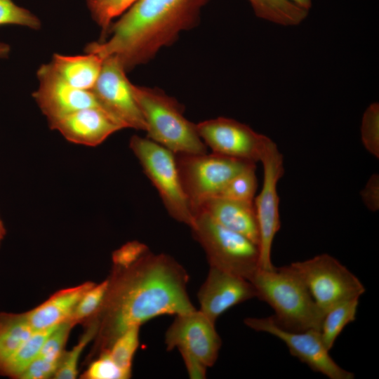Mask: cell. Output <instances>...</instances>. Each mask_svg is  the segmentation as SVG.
Instances as JSON below:
<instances>
[{
	"label": "cell",
	"mask_w": 379,
	"mask_h": 379,
	"mask_svg": "<svg viewBox=\"0 0 379 379\" xmlns=\"http://www.w3.org/2000/svg\"><path fill=\"white\" fill-rule=\"evenodd\" d=\"M188 281L187 272L174 258L149 248L129 267L115 268L102 305L105 350L132 326L195 310L187 293Z\"/></svg>",
	"instance_id": "cell-1"
},
{
	"label": "cell",
	"mask_w": 379,
	"mask_h": 379,
	"mask_svg": "<svg viewBox=\"0 0 379 379\" xmlns=\"http://www.w3.org/2000/svg\"><path fill=\"white\" fill-rule=\"evenodd\" d=\"M208 0H136L102 41L88 44L86 53L116 57L126 72L149 61L179 34L195 26Z\"/></svg>",
	"instance_id": "cell-2"
},
{
	"label": "cell",
	"mask_w": 379,
	"mask_h": 379,
	"mask_svg": "<svg viewBox=\"0 0 379 379\" xmlns=\"http://www.w3.org/2000/svg\"><path fill=\"white\" fill-rule=\"evenodd\" d=\"M249 281L256 298L273 309L272 317L280 327L295 331H319L324 314L291 264L271 270L258 268Z\"/></svg>",
	"instance_id": "cell-3"
},
{
	"label": "cell",
	"mask_w": 379,
	"mask_h": 379,
	"mask_svg": "<svg viewBox=\"0 0 379 379\" xmlns=\"http://www.w3.org/2000/svg\"><path fill=\"white\" fill-rule=\"evenodd\" d=\"M133 90L148 138L174 154L207 153L196 124L184 117L183 109L176 100L157 88L133 84Z\"/></svg>",
	"instance_id": "cell-4"
},
{
	"label": "cell",
	"mask_w": 379,
	"mask_h": 379,
	"mask_svg": "<svg viewBox=\"0 0 379 379\" xmlns=\"http://www.w3.org/2000/svg\"><path fill=\"white\" fill-rule=\"evenodd\" d=\"M190 227L203 248L209 266L250 280L259 267V247L247 237L230 230L205 213H194Z\"/></svg>",
	"instance_id": "cell-5"
},
{
	"label": "cell",
	"mask_w": 379,
	"mask_h": 379,
	"mask_svg": "<svg viewBox=\"0 0 379 379\" xmlns=\"http://www.w3.org/2000/svg\"><path fill=\"white\" fill-rule=\"evenodd\" d=\"M129 145L159 192L168 213L191 227L194 216L181 183L175 154L151 139L138 135L131 137Z\"/></svg>",
	"instance_id": "cell-6"
},
{
	"label": "cell",
	"mask_w": 379,
	"mask_h": 379,
	"mask_svg": "<svg viewBox=\"0 0 379 379\" xmlns=\"http://www.w3.org/2000/svg\"><path fill=\"white\" fill-rule=\"evenodd\" d=\"M175 154L181 183L192 213L203 200L219 196L234 176L255 164L213 152Z\"/></svg>",
	"instance_id": "cell-7"
},
{
	"label": "cell",
	"mask_w": 379,
	"mask_h": 379,
	"mask_svg": "<svg viewBox=\"0 0 379 379\" xmlns=\"http://www.w3.org/2000/svg\"><path fill=\"white\" fill-rule=\"evenodd\" d=\"M291 265L303 280L324 314L337 303L360 298L366 291L361 281L329 254H319Z\"/></svg>",
	"instance_id": "cell-8"
},
{
	"label": "cell",
	"mask_w": 379,
	"mask_h": 379,
	"mask_svg": "<svg viewBox=\"0 0 379 379\" xmlns=\"http://www.w3.org/2000/svg\"><path fill=\"white\" fill-rule=\"evenodd\" d=\"M260 161L263 167V182L253 200L259 230V267L271 270L272 244L281 227L277 184L284 173V157L270 138L262 149Z\"/></svg>",
	"instance_id": "cell-9"
},
{
	"label": "cell",
	"mask_w": 379,
	"mask_h": 379,
	"mask_svg": "<svg viewBox=\"0 0 379 379\" xmlns=\"http://www.w3.org/2000/svg\"><path fill=\"white\" fill-rule=\"evenodd\" d=\"M251 329L269 333L288 347L291 355L307 365L313 371L330 379H353L354 374L341 368L330 356L319 331H288L280 327L272 316L264 318L248 317L244 320Z\"/></svg>",
	"instance_id": "cell-10"
},
{
	"label": "cell",
	"mask_w": 379,
	"mask_h": 379,
	"mask_svg": "<svg viewBox=\"0 0 379 379\" xmlns=\"http://www.w3.org/2000/svg\"><path fill=\"white\" fill-rule=\"evenodd\" d=\"M114 56L103 59L98 80L91 90L101 106L126 128L146 131V124L135 99L133 84Z\"/></svg>",
	"instance_id": "cell-11"
},
{
	"label": "cell",
	"mask_w": 379,
	"mask_h": 379,
	"mask_svg": "<svg viewBox=\"0 0 379 379\" xmlns=\"http://www.w3.org/2000/svg\"><path fill=\"white\" fill-rule=\"evenodd\" d=\"M201 139L213 153L255 163L269 137L237 120L218 117L196 124Z\"/></svg>",
	"instance_id": "cell-12"
},
{
	"label": "cell",
	"mask_w": 379,
	"mask_h": 379,
	"mask_svg": "<svg viewBox=\"0 0 379 379\" xmlns=\"http://www.w3.org/2000/svg\"><path fill=\"white\" fill-rule=\"evenodd\" d=\"M215 324L197 309L175 315L165 334L166 350L189 352L208 368L213 366L222 345Z\"/></svg>",
	"instance_id": "cell-13"
},
{
	"label": "cell",
	"mask_w": 379,
	"mask_h": 379,
	"mask_svg": "<svg viewBox=\"0 0 379 379\" xmlns=\"http://www.w3.org/2000/svg\"><path fill=\"white\" fill-rule=\"evenodd\" d=\"M36 75L39 84L32 95L48 124L84 108L102 107L91 91L69 85L51 63L41 65Z\"/></svg>",
	"instance_id": "cell-14"
},
{
	"label": "cell",
	"mask_w": 379,
	"mask_h": 379,
	"mask_svg": "<svg viewBox=\"0 0 379 379\" xmlns=\"http://www.w3.org/2000/svg\"><path fill=\"white\" fill-rule=\"evenodd\" d=\"M197 297L199 310L215 323L222 314L232 307L256 298V291L249 280L210 266Z\"/></svg>",
	"instance_id": "cell-15"
},
{
	"label": "cell",
	"mask_w": 379,
	"mask_h": 379,
	"mask_svg": "<svg viewBox=\"0 0 379 379\" xmlns=\"http://www.w3.org/2000/svg\"><path fill=\"white\" fill-rule=\"evenodd\" d=\"M69 142L96 146L112 133L125 128L118 119L102 107L84 108L49 124Z\"/></svg>",
	"instance_id": "cell-16"
},
{
	"label": "cell",
	"mask_w": 379,
	"mask_h": 379,
	"mask_svg": "<svg viewBox=\"0 0 379 379\" xmlns=\"http://www.w3.org/2000/svg\"><path fill=\"white\" fill-rule=\"evenodd\" d=\"M207 215L220 225L259 244V230L253 201L215 196L203 200L193 213Z\"/></svg>",
	"instance_id": "cell-17"
},
{
	"label": "cell",
	"mask_w": 379,
	"mask_h": 379,
	"mask_svg": "<svg viewBox=\"0 0 379 379\" xmlns=\"http://www.w3.org/2000/svg\"><path fill=\"white\" fill-rule=\"evenodd\" d=\"M94 284L88 281L60 290L25 313L32 328L34 331L41 330L69 319L84 294Z\"/></svg>",
	"instance_id": "cell-18"
},
{
	"label": "cell",
	"mask_w": 379,
	"mask_h": 379,
	"mask_svg": "<svg viewBox=\"0 0 379 379\" xmlns=\"http://www.w3.org/2000/svg\"><path fill=\"white\" fill-rule=\"evenodd\" d=\"M102 62L103 59L91 53L79 55L55 53L50 63L54 70L72 86L91 91L100 73Z\"/></svg>",
	"instance_id": "cell-19"
},
{
	"label": "cell",
	"mask_w": 379,
	"mask_h": 379,
	"mask_svg": "<svg viewBox=\"0 0 379 379\" xmlns=\"http://www.w3.org/2000/svg\"><path fill=\"white\" fill-rule=\"evenodd\" d=\"M35 331L25 314H0V370Z\"/></svg>",
	"instance_id": "cell-20"
},
{
	"label": "cell",
	"mask_w": 379,
	"mask_h": 379,
	"mask_svg": "<svg viewBox=\"0 0 379 379\" xmlns=\"http://www.w3.org/2000/svg\"><path fill=\"white\" fill-rule=\"evenodd\" d=\"M359 298L342 301L330 307L325 313L319 333L322 341L330 351L341 332L355 321Z\"/></svg>",
	"instance_id": "cell-21"
},
{
	"label": "cell",
	"mask_w": 379,
	"mask_h": 379,
	"mask_svg": "<svg viewBox=\"0 0 379 379\" xmlns=\"http://www.w3.org/2000/svg\"><path fill=\"white\" fill-rule=\"evenodd\" d=\"M258 18L283 26L301 23L309 12L286 0H248Z\"/></svg>",
	"instance_id": "cell-22"
},
{
	"label": "cell",
	"mask_w": 379,
	"mask_h": 379,
	"mask_svg": "<svg viewBox=\"0 0 379 379\" xmlns=\"http://www.w3.org/2000/svg\"><path fill=\"white\" fill-rule=\"evenodd\" d=\"M58 326V324L35 331L4 364L0 373L19 378L30 364L39 357L46 340Z\"/></svg>",
	"instance_id": "cell-23"
},
{
	"label": "cell",
	"mask_w": 379,
	"mask_h": 379,
	"mask_svg": "<svg viewBox=\"0 0 379 379\" xmlns=\"http://www.w3.org/2000/svg\"><path fill=\"white\" fill-rule=\"evenodd\" d=\"M140 327L132 326L121 333L107 350L112 360L131 376L133 359L139 346Z\"/></svg>",
	"instance_id": "cell-24"
},
{
	"label": "cell",
	"mask_w": 379,
	"mask_h": 379,
	"mask_svg": "<svg viewBox=\"0 0 379 379\" xmlns=\"http://www.w3.org/2000/svg\"><path fill=\"white\" fill-rule=\"evenodd\" d=\"M257 186L254 164L234 176L219 196L239 201H253Z\"/></svg>",
	"instance_id": "cell-25"
},
{
	"label": "cell",
	"mask_w": 379,
	"mask_h": 379,
	"mask_svg": "<svg viewBox=\"0 0 379 379\" xmlns=\"http://www.w3.org/2000/svg\"><path fill=\"white\" fill-rule=\"evenodd\" d=\"M98 322L93 323L81 336L79 343L61 359L54 378L57 379H74L77 375V364L84 347L95 336L98 330Z\"/></svg>",
	"instance_id": "cell-26"
},
{
	"label": "cell",
	"mask_w": 379,
	"mask_h": 379,
	"mask_svg": "<svg viewBox=\"0 0 379 379\" xmlns=\"http://www.w3.org/2000/svg\"><path fill=\"white\" fill-rule=\"evenodd\" d=\"M361 138L366 149L379 157V104L373 102L364 112L361 125Z\"/></svg>",
	"instance_id": "cell-27"
},
{
	"label": "cell",
	"mask_w": 379,
	"mask_h": 379,
	"mask_svg": "<svg viewBox=\"0 0 379 379\" xmlns=\"http://www.w3.org/2000/svg\"><path fill=\"white\" fill-rule=\"evenodd\" d=\"M109 279L94 284L82 296L69 319L77 323L102 307L109 288Z\"/></svg>",
	"instance_id": "cell-28"
},
{
	"label": "cell",
	"mask_w": 379,
	"mask_h": 379,
	"mask_svg": "<svg viewBox=\"0 0 379 379\" xmlns=\"http://www.w3.org/2000/svg\"><path fill=\"white\" fill-rule=\"evenodd\" d=\"M17 25L38 29L39 18L29 11L16 5L12 0H0V25Z\"/></svg>",
	"instance_id": "cell-29"
},
{
	"label": "cell",
	"mask_w": 379,
	"mask_h": 379,
	"mask_svg": "<svg viewBox=\"0 0 379 379\" xmlns=\"http://www.w3.org/2000/svg\"><path fill=\"white\" fill-rule=\"evenodd\" d=\"M76 324L71 319L59 324L46 340L39 357L51 361H60L71 328Z\"/></svg>",
	"instance_id": "cell-30"
},
{
	"label": "cell",
	"mask_w": 379,
	"mask_h": 379,
	"mask_svg": "<svg viewBox=\"0 0 379 379\" xmlns=\"http://www.w3.org/2000/svg\"><path fill=\"white\" fill-rule=\"evenodd\" d=\"M130 377L112 360L107 350L91 363L83 375L86 379H127Z\"/></svg>",
	"instance_id": "cell-31"
},
{
	"label": "cell",
	"mask_w": 379,
	"mask_h": 379,
	"mask_svg": "<svg viewBox=\"0 0 379 379\" xmlns=\"http://www.w3.org/2000/svg\"><path fill=\"white\" fill-rule=\"evenodd\" d=\"M149 248L137 241H130L112 254L114 268L124 269L134 263Z\"/></svg>",
	"instance_id": "cell-32"
},
{
	"label": "cell",
	"mask_w": 379,
	"mask_h": 379,
	"mask_svg": "<svg viewBox=\"0 0 379 379\" xmlns=\"http://www.w3.org/2000/svg\"><path fill=\"white\" fill-rule=\"evenodd\" d=\"M60 361H51L38 357L20 375L19 378L45 379L54 376Z\"/></svg>",
	"instance_id": "cell-33"
},
{
	"label": "cell",
	"mask_w": 379,
	"mask_h": 379,
	"mask_svg": "<svg viewBox=\"0 0 379 379\" xmlns=\"http://www.w3.org/2000/svg\"><path fill=\"white\" fill-rule=\"evenodd\" d=\"M361 197L365 206L371 211L379 208V176L373 173L368 180L361 192Z\"/></svg>",
	"instance_id": "cell-34"
},
{
	"label": "cell",
	"mask_w": 379,
	"mask_h": 379,
	"mask_svg": "<svg viewBox=\"0 0 379 379\" xmlns=\"http://www.w3.org/2000/svg\"><path fill=\"white\" fill-rule=\"evenodd\" d=\"M136 0H113L106 9L99 25L105 36L112 24V20L126 11Z\"/></svg>",
	"instance_id": "cell-35"
},
{
	"label": "cell",
	"mask_w": 379,
	"mask_h": 379,
	"mask_svg": "<svg viewBox=\"0 0 379 379\" xmlns=\"http://www.w3.org/2000/svg\"><path fill=\"white\" fill-rule=\"evenodd\" d=\"M184 361L189 378L191 379H205L208 367L192 354L179 351Z\"/></svg>",
	"instance_id": "cell-36"
},
{
	"label": "cell",
	"mask_w": 379,
	"mask_h": 379,
	"mask_svg": "<svg viewBox=\"0 0 379 379\" xmlns=\"http://www.w3.org/2000/svg\"><path fill=\"white\" fill-rule=\"evenodd\" d=\"M95 20L100 23L106 9L113 0H87Z\"/></svg>",
	"instance_id": "cell-37"
},
{
	"label": "cell",
	"mask_w": 379,
	"mask_h": 379,
	"mask_svg": "<svg viewBox=\"0 0 379 379\" xmlns=\"http://www.w3.org/2000/svg\"><path fill=\"white\" fill-rule=\"evenodd\" d=\"M299 8L305 10L309 12L312 6V0H286Z\"/></svg>",
	"instance_id": "cell-38"
},
{
	"label": "cell",
	"mask_w": 379,
	"mask_h": 379,
	"mask_svg": "<svg viewBox=\"0 0 379 379\" xmlns=\"http://www.w3.org/2000/svg\"><path fill=\"white\" fill-rule=\"evenodd\" d=\"M10 51L9 46L6 44L0 42V58L8 56Z\"/></svg>",
	"instance_id": "cell-39"
},
{
	"label": "cell",
	"mask_w": 379,
	"mask_h": 379,
	"mask_svg": "<svg viewBox=\"0 0 379 379\" xmlns=\"http://www.w3.org/2000/svg\"><path fill=\"white\" fill-rule=\"evenodd\" d=\"M0 234L3 236H4L5 234V229L1 219H0Z\"/></svg>",
	"instance_id": "cell-40"
},
{
	"label": "cell",
	"mask_w": 379,
	"mask_h": 379,
	"mask_svg": "<svg viewBox=\"0 0 379 379\" xmlns=\"http://www.w3.org/2000/svg\"><path fill=\"white\" fill-rule=\"evenodd\" d=\"M3 238H4V236L0 234V243Z\"/></svg>",
	"instance_id": "cell-41"
}]
</instances>
